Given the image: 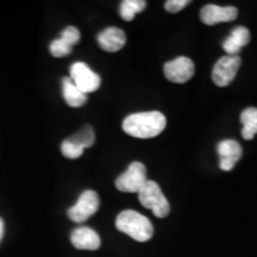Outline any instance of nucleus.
<instances>
[{
  "instance_id": "obj_1",
  "label": "nucleus",
  "mask_w": 257,
  "mask_h": 257,
  "mask_svg": "<svg viewBox=\"0 0 257 257\" xmlns=\"http://www.w3.org/2000/svg\"><path fill=\"white\" fill-rule=\"evenodd\" d=\"M167 119L160 111L138 112L127 115L123 121V130L128 136L141 140L154 138L163 133Z\"/></svg>"
},
{
  "instance_id": "obj_2",
  "label": "nucleus",
  "mask_w": 257,
  "mask_h": 257,
  "mask_svg": "<svg viewBox=\"0 0 257 257\" xmlns=\"http://www.w3.org/2000/svg\"><path fill=\"white\" fill-rule=\"evenodd\" d=\"M115 227L136 242H148L154 234L152 221L136 211L126 210L120 212L115 219Z\"/></svg>"
},
{
  "instance_id": "obj_3",
  "label": "nucleus",
  "mask_w": 257,
  "mask_h": 257,
  "mask_svg": "<svg viewBox=\"0 0 257 257\" xmlns=\"http://www.w3.org/2000/svg\"><path fill=\"white\" fill-rule=\"evenodd\" d=\"M138 198L141 204L146 208L152 210L157 218H166L169 214V201L155 181L148 180L143 188L138 192Z\"/></svg>"
},
{
  "instance_id": "obj_4",
  "label": "nucleus",
  "mask_w": 257,
  "mask_h": 257,
  "mask_svg": "<svg viewBox=\"0 0 257 257\" xmlns=\"http://www.w3.org/2000/svg\"><path fill=\"white\" fill-rule=\"evenodd\" d=\"M147 181L146 166L141 162H134L128 166L126 172L118 176L115 180V187L120 192L138 193Z\"/></svg>"
},
{
  "instance_id": "obj_5",
  "label": "nucleus",
  "mask_w": 257,
  "mask_h": 257,
  "mask_svg": "<svg viewBox=\"0 0 257 257\" xmlns=\"http://www.w3.org/2000/svg\"><path fill=\"white\" fill-rule=\"evenodd\" d=\"M100 199L98 193L87 189L82 192L76 204L68 210V217L75 223H83L99 210Z\"/></svg>"
},
{
  "instance_id": "obj_6",
  "label": "nucleus",
  "mask_w": 257,
  "mask_h": 257,
  "mask_svg": "<svg viewBox=\"0 0 257 257\" xmlns=\"http://www.w3.org/2000/svg\"><path fill=\"white\" fill-rule=\"evenodd\" d=\"M242 60L238 55L223 56L217 61L212 70V80L219 87H226L236 78Z\"/></svg>"
},
{
  "instance_id": "obj_7",
  "label": "nucleus",
  "mask_w": 257,
  "mask_h": 257,
  "mask_svg": "<svg viewBox=\"0 0 257 257\" xmlns=\"http://www.w3.org/2000/svg\"><path fill=\"white\" fill-rule=\"evenodd\" d=\"M70 79L83 93H92L100 87L101 79L86 63L75 62L70 67Z\"/></svg>"
},
{
  "instance_id": "obj_8",
  "label": "nucleus",
  "mask_w": 257,
  "mask_h": 257,
  "mask_svg": "<svg viewBox=\"0 0 257 257\" xmlns=\"http://www.w3.org/2000/svg\"><path fill=\"white\" fill-rule=\"evenodd\" d=\"M195 72L194 63L186 56L169 61L163 66V73L170 82L185 83L193 78Z\"/></svg>"
},
{
  "instance_id": "obj_9",
  "label": "nucleus",
  "mask_w": 257,
  "mask_h": 257,
  "mask_svg": "<svg viewBox=\"0 0 257 257\" xmlns=\"http://www.w3.org/2000/svg\"><path fill=\"white\" fill-rule=\"evenodd\" d=\"M238 16V10L233 6H217L208 4L201 9L200 19L206 25H216L224 22H232Z\"/></svg>"
},
{
  "instance_id": "obj_10",
  "label": "nucleus",
  "mask_w": 257,
  "mask_h": 257,
  "mask_svg": "<svg viewBox=\"0 0 257 257\" xmlns=\"http://www.w3.org/2000/svg\"><path fill=\"white\" fill-rule=\"evenodd\" d=\"M217 152L220 157L219 168L224 172L232 170L243 154L240 144L233 140H224L218 143Z\"/></svg>"
},
{
  "instance_id": "obj_11",
  "label": "nucleus",
  "mask_w": 257,
  "mask_h": 257,
  "mask_svg": "<svg viewBox=\"0 0 257 257\" xmlns=\"http://www.w3.org/2000/svg\"><path fill=\"white\" fill-rule=\"evenodd\" d=\"M70 240L74 248L79 250H98L101 245L99 234L94 230L87 226H80L73 230L70 234Z\"/></svg>"
},
{
  "instance_id": "obj_12",
  "label": "nucleus",
  "mask_w": 257,
  "mask_h": 257,
  "mask_svg": "<svg viewBox=\"0 0 257 257\" xmlns=\"http://www.w3.org/2000/svg\"><path fill=\"white\" fill-rule=\"evenodd\" d=\"M98 43L102 50L107 53H117L123 49L126 43V35L119 28L110 27L98 35Z\"/></svg>"
},
{
  "instance_id": "obj_13",
  "label": "nucleus",
  "mask_w": 257,
  "mask_h": 257,
  "mask_svg": "<svg viewBox=\"0 0 257 257\" xmlns=\"http://www.w3.org/2000/svg\"><path fill=\"white\" fill-rule=\"evenodd\" d=\"M250 41V32L246 28H234L226 40L223 42V49L227 55L234 56L239 53L243 47H245Z\"/></svg>"
},
{
  "instance_id": "obj_14",
  "label": "nucleus",
  "mask_w": 257,
  "mask_h": 257,
  "mask_svg": "<svg viewBox=\"0 0 257 257\" xmlns=\"http://www.w3.org/2000/svg\"><path fill=\"white\" fill-rule=\"evenodd\" d=\"M62 93L64 101H66L70 107H81V106H83L87 102V94L80 91V89L74 85V82L70 78H63Z\"/></svg>"
},
{
  "instance_id": "obj_15",
  "label": "nucleus",
  "mask_w": 257,
  "mask_h": 257,
  "mask_svg": "<svg viewBox=\"0 0 257 257\" xmlns=\"http://www.w3.org/2000/svg\"><path fill=\"white\" fill-rule=\"evenodd\" d=\"M240 123L243 124V138L246 141H251L257 134V108H245L240 113Z\"/></svg>"
},
{
  "instance_id": "obj_16",
  "label": "nucleus",
  "mask_w": 257,
  "mask_h": 257,
  "mask_svg": "<svg viewBox=\"0 0 257 257\" xmlns=\"http://www.w3.org/2000/svg\"><path fill=\"white\" fill-rule=\"evenodd\" d=\"M147 8V2L144 0H124L119 8L120 17L126 22H131L137 14L142 12Z\"/></svg>"
},
{
  "instance_id": "obj_17",
  "label": "nucleus",
  "mask_w": 257,
  "mask_h": 257,
  "mask_svg": "<svg viewBox=\"0 0 257 257\" xmlns=\"http://www.w3.org/2000/svg\"><path fill=\"white\" fill-rule=\"evenodd\" d=\"M69 138L74 143H76L78 146L83 148V149H86V148H91L94 144L95 135L91 125H85L79 133H76L74 136Z\"/></svg>"
},
{
  "instance_id": "obj_18",
  "label": "nucleus",
  "mask_w": 257,
  "mask_h": 257,
  "mask_svg": "<svg viewBox=\"0 0 257 257\" xmlns=\"http://www.w3.org/2000/svg\"><path fill=\"white\" fill-rule=\"evenodd\" d=\"M83 150H85L83 148L78 146L76 143H74L70 138L64 140L62 144H61V152H62L63 156L70 160L79 159L83 154Z\"/></svg>"
},
{
  "instance_id": "obj_19",
  "label": "nucleus",
  "mask_w": 257,
  "mask_h": 257,
  "mask_svg": "<svg viewBox=\"0 0 257 257\" xmlns=\"http://www.w3.org/2000/svg\"><path fill=\"white\" fill-rule=\"evenodd\" d=\"M72 46H69L68 43H66L61 38H57V40H54L50 43V54L54 57H64L68 56L70 53H72Z\"/></svg>"
},
{
  "instance_id": "obj_20",
  "label": "nucleus",
  "mask_w": 257,
  "mask_h": 257,
  "mask_svg": "<svg viewBox=\"0 0 257 257\" xmlns=\"http://www.w3.org/2000/svg\"><path fill=\"white\" fill-rule=\"evenodd\" d=\"M61 40H63L66 43H68L69 46H74V44L79 43L81 35L78 28L75 27H67L64 30L61 32Z\"/></svg>"
},
{
  "instance_id": "obj_21",
  "label": "nucleus",
  "mask_w": 257,
  "mask_h": 257,
  "mask_svg": "<svg viewBox=\"0 0 257 257\" xmlns=\"http://www.w3.org/2000/svg\"><path fill=\"white\" fill-rule=\"evenodd\" d=\"M188 4V0H168V2H166L165 8L170 14H178V12L184 10Z\"/></svg>"
},
{
  "instance_id": "obj_22",
  "label": "nucleus",
  "mask_w": 257,
  "mask_h": 257,
  "mask_svg": "<svg viewBox=\"0 0 257 257\" xmlns=\"http://www.w3.org/2000/svg\"><path fill=\"white\" fill-rule=\"evenodd\" d=\"M3 236H4V220L3 218H0V242H2Z\"/></svg>"
}]
</instances>
